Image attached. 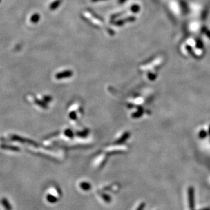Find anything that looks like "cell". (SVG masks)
<instances>
[{"label": "cell", "mask_w": 210, "mask_h": 210, "mask_svg": "<svg viewBox=\"0 0 210 210\" xmlns=\"http://www.w3.org/2000/svg\"><path fill=\"white\" fill-rule=\"evenodd\" d=\"M145 205H143V204H142V205H141V206H140L139 208H138L137 210H143V206Z\"/></svg>", "instance_id": "7"}, {"label": "cell", "mask_w": 210, "mask_h": 210, "mask_svg": "<svg viewBox=\"0 0 210 210\" xmlns=\"http://www.w3.org/2000/svg\"><path fill=\"white\" fill-rule=\"evenodd\" d=\"M43 99H44V101H46V102L50 101V97H48V96H44Z\"/></svg>", "instance_id": "6"}, {"label": "cell", "mask_w": 210, "mask_h": 210, "mask_svg": "<svg viewBox=\"0 0 210 210\" xmlns=\"http://www.w3.org/2000/svg\"><path fill=\"white\" fill-rule=\"evenodd\" d=\"M11 138H12V139L15 140V141H19V142H21V143L30 144V145H34V146H36V147L38 146L39 145L38 143H36V142H34V141H32V140L25 139V138L19 137V136H17V135H12Z\"/></svg>", "instance_id": "1"}, {"label": "cell", "mask_w": 210, "mask_h": 210, "mask_svg": "<svg viewBox=\"0 0 210 210\" xmlns=\"http://www.w3.org/2000/svg\"><path fill=\"white\" fill-rule=\"evenodd\" d=\"M189 202H190V208L194 207V192H192V190H190L189 192Z\"/></svg>", "instance_id": "3"}, {"label": "cell", "mask_w": 210, "mask_h": 210, "mask_svg": "<svg viewBox=\"0 0 210 210\" xmlns=\"http://www.w3.org/2000/svg\"><path fill=\"white\" fill-rule=\"evenodd\" d=\"M70 75V73L69 72H64V73H60L57 74V75H55V77L56 79H62V78L64 77H68Z\"/></svg>", "instance_id": "4"}, {"label": "cell", "mask_w": 210, "mask_h": 210, "mask_svg": "<svg viewBox=\"0 0 210 210\" xmlns=\"http://www.w3.org/2000/svg\"><path fill=\"white\" fill-rule=\"evenodd\" d=\"M0 147L3 149H8V150H11V151H20V149H19V147H15V146H11V145H0Z\"/></svg>", "instance_id": "2"}, {"label": "cell", "mask_w": 210, "mask_h": 210, "mask_svg": "<svg viewBox=\"0 0 210 210\" xmlns=\"http://www.w3.org/2000/svg\"><path fill=\"white\" fill-rule=\"evenodd\" d=\"M35 102H36V103L37 104H38L39 106H41V107H42V108H47V106H46V103L44 102H43V101L38 100V99H35Z\"/></svg>", "instance_id": "5"}]
</instances>
